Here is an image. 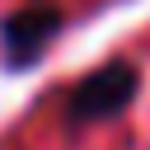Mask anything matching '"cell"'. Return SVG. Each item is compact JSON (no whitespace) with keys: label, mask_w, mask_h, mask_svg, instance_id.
<instances>
[{"label":"cell","mask_w":150,"mask_h":150,"mask_svg":"<svg viewBox=\"0 0 150 150\" xmlns=\"http://www.w3.org/2000/svg\"><path fill=\"white\" fill-rule=\"evenodd\" d=\"M136 66L127 61H112V66H98L94 75H84L70 98H66V122L70 127H89V122H108L112 112H122L131 98H136Z\"/></svg>","instance_id":"6da1fadb"},{"label":"cell","mask_w":150,"mask_h":150,"mask_svg":"<svg viewBox=\"0 0 150 150\" xmlns=\"http://www.w3.org/2000/svg\"><path fill=\"white\" fill-rule=\"evenodd\" d=\"M61 9L56 5H23L14 9L5 23H0V52H5V66L9 70H23L56 33H61Z\"/></svg>","instance_id":"7a4b0ae2"}]
</instances>
